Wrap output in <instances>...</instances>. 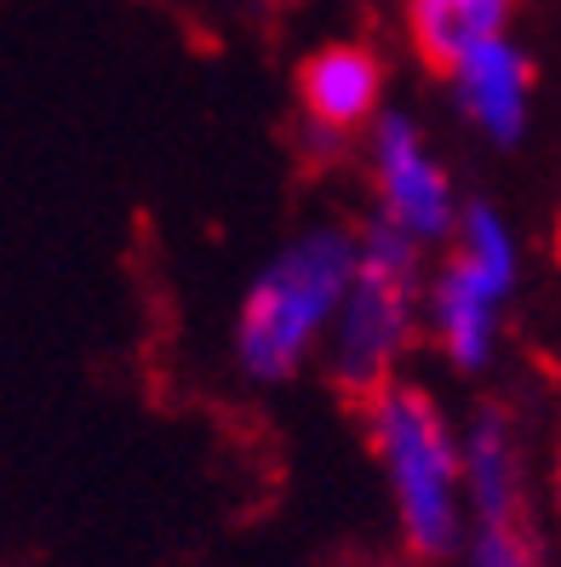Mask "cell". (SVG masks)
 Here are the masks:
<instances>
[{
  "instance_id": "7",
  "label": "cell",
  "mask_w": 561,
  "mask_h": 567,
  "mask_svg": "<svg viewBox=\"0 0 561 567\" xmlns=\"http://www.w3.org/2000/svg\"><path fill=\"white\" fill-rule=\"evenodd\" d=\"M505 305H510L505 292H492L470 270H458L453 258L436 270V281H430V332H436V350L458 367V373H481V367L499 355Z\"/></svg>"
},
{
  "instance_id": "5",
  "label": "cell",
  "mask_w": 561,
  "mask_h": 567,
  "mask_svg": "<svg viewBox=\"0 0 561 567\" xmlns=\"http://www.w3.org/2000/svg\"><path fill=\"white\" fill-rule=\"evenodd\" d=\"M453 104L492 150H516L533 126V58H527L510 35L487 41L470 58H458L447 70Z\"/></svg>"
},
{
  "instance_id": "12",
  "label": "cell",
  "mask_w": 561,
  "mask_h": 567,
  "mask_svg": "<svg viewBox=\"0 0 561 567\" xmlns=\"http://www.w3.org/2000/svg\"><path fill=\"white\" fill-rule=\"evenodd\" d=\"M550 493H555V511H561V453H555V476H550Z\"/></svg>"
},
{
  "instance_id": "4",
  "label": "cell",
  "mask_w": 561,
  "mask_h": 567,
  "mask_svg": "<svg viewBox=\"0 0 561 567\" xmlns=\"http://www.w3.org/2000/svg\"><path fill=\"white\" fill-rule=\"evenodd\" d=\"M373 195H378V218L413 236L418 247L453 241L458 218H465L447 161L430 150L424 126L407 110H384L373 121Z\"/></svg>"
},
{
  "instance_id": "3",
  "label": "cell",
  "mask_w": 561,
  "mask_h": 567,
  "mask_svg": "<svg viewBox=\"0 0 561 567\" xmlns=\"http://www.w3.org/2000/svg\"><path fill=\"white\" fill-rule=\"evenodd\" d=\"M418 241L402 236L395 224L361 229V270L344 298V310L326 339V361H333L339 384L350 390H384L395 361H402L413 339V281H418Z\"/></svg>"
},
{
  "instance_id": "6",
  "label": "cell",
  "mask_w": 561,
  "mask_h": 567,
  "mask_svg": "<svg viewBox=\"0 0 561 567\" xmlns=\"http://www.w3.org/2000/svg\"><path fill=\"white\" fill-rule=\"evenodd\" d=\"M384 58L361 41H326L299 63V110L310 126L355 132L384 115Z\"/></svg>"
},
{
  "instance_id": "11",
  "label": "cell",
  "mask_w": 561,
  "mask_h": 567,
  "mask_svg": "<svg viewBox=\"0 0 561 567\" xmlns=\"http://www.w3.org/2000/svg\"><path fill=\"white\" fill-rule=\"evenodd\" d=\"M465 567H539V556L516 527H476V539L465 545Z\"/></svg>"
},
{
  "instance_id": "13",
  "label": "cell",
  "mask_w": 561,
  "mask_h": 567,
  "mask_svg": "<svg viewBox=\"0 0 561 567\" xmlns=\"http://www.w3.org/2000/svg\"><path fill=\"white\" fill-rule=\"evenodd\" d=\"M361 567H407V561H361Z\"/></svg>"
},
{
  "instance_id": "8",
  "label": "cell",
  "mask_w": 561,
  "mask_h": 567,
  "mask_svg": "<svg viewBox=\"0 0 561 567\" xmlns=\"http://www.w3.org/2000/svg\"><path fill=\"white\" fill-rule=\"evenodd\" d=\"M521 0H407V35L413 52L430 70H453L458 58H470L487 41H505L516 23Z\"/></svg>"
},
{
  "instance_id": "2",
  "label": "cell",
  "mask_w": 561,
  "mask_h": 567,
  "mask_svg": "<svg viewBox=\"0 0 561 567\" xmlns=\"http://www.w3.org/2000/svg\"><path fill=\"white\" fill-rule=\"evenodd\" d=\"M367 447L384 471L402 545L424 561L465 545V436L447 424L441 402L418 384H384L367 395Z\"/></svg>"
},
{
  "instance_id": "1",
  "label": "cell",
  "mask_w": 561,
  "mask_h": 567,
  "mask_svg": "<svg viewBox=\"0 0 561 567\" xmlns=\"http://www.w3.org/2000/svg\"><path fill=\"white\" fill-rule=\"evenodd\" d=\"M361 270V236L339 224H310L281 241L247 281L236 310V367L252 384H287L333 339V321Z\"/></svg>"
},
{
  "instance_id": "10",
  "label": "cell",
  "mask_w": 561,
  "mask_h": 567,
  "mask_svg": "<svg viewBox=\"0 0 561 567\" xmlns=\"http://www.w3.org/2000/svg\"><path fill=\"white\" fill-rule=\"evenodd\" d=\"M453 264L470 270L476 281H487L492 292L516 298V287H521V236H516V224L492 202H470L465 218H458V236H453Z\"/></svg>"
},
{
  "instance_id": "9",
  "label": "cell",
  "mask_w": 561,
  "mask_h": 567,
  "mask_svg": "<svg viewBox=\"0 0 561 567\" xmlns=\"http://www.w3.org/2000/svg\"><path fill=\"white\" fill-rule=\"evenodd\" d=\"M521 447H516V430L505 413H476L465 430V493H470V511L476 527H516L521 511Z\"/></svg>"
}]
</instances>
